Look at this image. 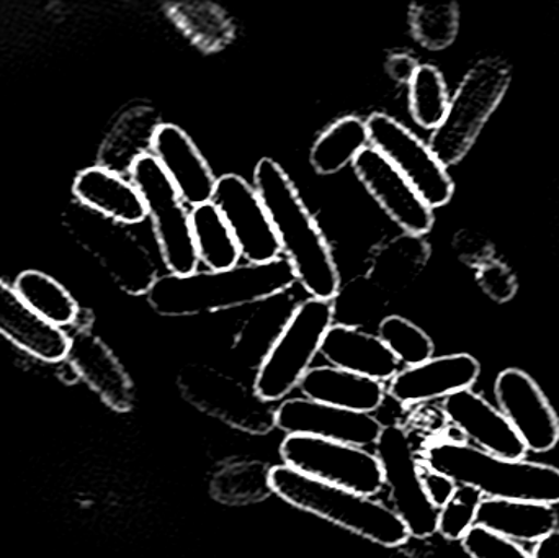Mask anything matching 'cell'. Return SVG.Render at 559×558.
<instances>
[{"mask_svg": "<svg viewBox=\"0 0 559 558\" xmlns=\"http://www.w3.org/2000/svg\"><path fill=\"white\" fill-rule=\"evenodd\" d=\"M462 546L472 558H531L515 541L479 524L465 534Z\"/></svg>", "mask_w": 559, "mask_h": 558, "instance_id": "e575fe53", "label": "cell"}, {"mask_svg": "<svg viewBox=\"0 0 559 558\" xmlns=\"http://www.w3.org/2000/svg\"><path fill=\"white\" fill-rule=\"evenodd\" d=\"M417 455L427 467L452 478L459 487L479 491L483 498L542 504L559 501V468L551 465L498 458L450 439L429 441Z\"/></svg>", "mask_w": 559, "mask_h": 558, "instance_id": "3957f363", "label": "cell"}, {"mask_svg": "<svg viewBox=\"0 0 559 558\" xmlns=\"http://www.w3.org/2000/svg\"><path fill=\"white\" fill-rule=\"evenodd\" d=\"M453 249L460 261L465 262L469 268L478 269L485 262L495 258V246L483 233L476 229H460L453 238Z\"/></svg>", "mask_w": 559, "mask_h": 558, "instance_id": "8d00e7d4", "label": "cell"}, {"mask_svg": "<svg viewBox=\"0 0 559 558\" xmlns=\"http://www.w3.org/2000/svg\"><path fill=\"white\" fill-rule=\"evenodd\" d=\"M531 558H559V531H554L544 539L538 541Z\"/></svg>", "mask_w": 559, "mask_h": 558, "instance_id": "ab89813d", "label": "cell"}, {"mask_svg": "<svg viewBox=\"0 0 559 558\" xmlns=\"http://www.w3.org/2000/svg\"><path fill=\"white\" fill-rule=\"evenodd\" d=\"M212 202L228 223L248 264H265L282 258L271 216L258 190L245 177L236 174L219 177Z\"/></svg>", "mask_w": 559, "mask_h": 558, "instance_id": "4fadbf2b", "label": "cell"}, {"mask_svg": "<svg viewBox=\"0 0 559 558\" xmlns=\"http://www.w3.org/2000/svg\"><path fill=\"white\" fill-rule=\"evenodd\" d=\"M378 337L386 344L401 364L419 366L433 357V341L426 331L403 317L384 318L378 328Z\"/></svg>", "mask_w": 559, "mask_h": 558, "instance_id": "d6a6232c", "label": "cell"}, {"mask_svg": "<svg viewBox=\"0 0 559 558\" xmlns=\"http://www.w3.org/2000/svg\"><path fill=\"white\" fill-rule=\"evenodd\" d=\"M0 334L19 349L43 363H61L69 351V336L61 328L39 318L15 288L0 281Z\"/></svg>", "mask_w": 559, "mask_h": 558, "instance_id": "44dd1931", "label": "cell"}, {"mask_svg": "<svg viewBox=\"0 0 559 558\" xmlns=\"http://www.w3.org/2000/svg\"><path fill=\"white\" fill-rule=\"evenodd\" d=\"M271 490L286 503L350 531L378 546L400 547L411 539L409 530L383 501L316 480L277 465L269 472Z\"/></svg>", "mask_w": 559, "mask_h": 558, "instance_id": "277c9868", "label": "cell"}, {"mask_svg": "<svg viewBox=\"0 0 559 558\" xmlns=\"http://www.w3.org/2000/svg\"><path fill=\"white\" fill-rule=\"evenodd\" d=\"M293 471L365 497L384 490L383 468L374 452L308 436H286L280 448Z\"/></svg>", "mask_w": 559, "mask_h": 558, "instance_id": "9c48e42d", "label": "cell"}, {"mask_svg": "<svg viewBox=\"0 0 559 558\" xmlns=\"http://www.w3.org/2000/svg\"><path fill=\"white\" fill-rule=\"evenodd\" d=\"M179 387L187 402L200 412L251 435H267L275 428V409L254 389L212 367L187 366Z\"/></svg>", "mask_w": 559, "mask_h": 558, "instance_id": "30bf717a", "label": "cell"}, {"mask_svg": "<svg viewBox=\"0 0 559 558\" xmlns=\"http://www.w3.org/2000/svg\"><path fill=\"white\" fill-rule=\"evenodd\" d=\"M483 495L469 487L456 488L455 495L439 510L437 533L449 541H462L476 524Z\"/></svg>", "mask_w": 559, "mask_h": 558, "instance_id": "836d02e7", "label": "cell"}, {"mask_svg": "<svg viewBox=\"0 0 559 558\" xmlns=\"http://www.w3.org/2000/svg\"><path fill=\"white\" fill-rule=\"evenodd\" d=\"M449 105V91L442 72L436 66L420 64L409 82V110L414 121L426 130H437Z\"/></svg>", "mask_w": 559, "mask_h": 558, "instance_id": "4dcf8cb0", "label": "cell"}, {"mask_svg": "<svg viewBox=\"0 0 559 558\" xmlns=\"http://www.w3.org/2000/svg\"><path fill=\"white\" fill-rule=\"evenodd\" d=\"M365 123L371 147L393 164L430 209H440L452 200L455 183L429 144L386 114L370 115Z\"/></svg>", "mask_w": 559, "mask_h": 558, "instance_id": "8fae6325", "label": "cell"}, {"mask_svg": "<svg viewBox=\"0 0 559 558\" xmlns=\"http://www.w3.org/2000/svg\"><path fill=\"white\" fill-rule=\"evenodd\" d=\"M72 192L79 203L121 225H136L147 218L146 205L134 183L105 167L82 170Z\"/></svg>", "mask_w": 559, "mask_h": 558, "instance_id": "603a6c76", "label": "cell"}, {"mask_svg": "<svg viewBox=\"0 0 559 558\" xmlns=\"http://www.w3.org/2000/svg\"><path fill=\"white\" fill-rule=\"evenodd\" d=\"M13 288L39 318L52 327L62 330L78 320L79 307L72 295L59 282L43 272H22Z\"/></svg>", "mask_w": 559, "mask_h": 558, "instance_id": "f546056e", "label": "cell"}, {"mask_svg": "<svg viewBox=\"0 0 559 558\" xmlns=\"http://www.w3.org/2000/svg\"><path fill=\"white\" fill-rule=\"evenodd\" d=\"M298 389L312 402L367 415L381 408L386 396L384 383L332 366L311 367Z\"/></svg>", "mask_w": 559, "mask_h": 558, "instance_id": "cb8c5ba5", "label": "cell"}, {"mask_svg": "<svg viewBox=\"0 0 559 558\" xmlns=\"http://www.w3.org/2000/svg\"><path fill=\"white\" fill-rule=\"evenodd\" d=\"M509 85L511 66L499 58L481 59L466 72L430 138L429 147L443 166H453L468 154Z\"/></svg>", "mask_w": 559, "mask_h": 558, "instance_id": "5b68a950", "label": "cell"}, {"mask_svg": "<svg viewBox=\"0 0 559 558\" xmlns=\"http://www.w3.org/2000/svg\"><path fill=\"white\" fill-rule=\"evenodd\" d=\"M374 454L383 468L388 507L409 530L411 537H429L437 533L439 510L432 507L420 485L419 455L414 451L409 435L401 426H384L374 446Z\"/></svg>", "mask_w": 559, "mask_h": 558, "instance_id": "7c38bea8", "label": "cell"}, {"mask_svg": "<svg viewBox=\"0 0 559 558\" xmlns=\"http://www.w3.org/2000/svg\"><path fill=\"white\" fill-rule=\"evenodd\" d=\"M499 412L508 418L528 452L557 448L559 418L538 383L521 369H506L495 383Z\"/></svg>", "mask_w": 559, "mask_h": 558, "instance_id": "9a60e30c", "label": "cell"}, {"mask_svg": "<svg viewBox=\"0 0 559 558\" xmlns=\"http://www.w3.org/2000/svg\"><path fill=\"white\" fill-rule=\"evenodd\" d=\"M295 282L289 262L278 258L265 264H239L228 271L159 275L146 295L151 307L163 317H195L269 300Z\"/></svg>", "mask_w": 559, "mask_h": 558, "instance_id": "7a4b0ae2", "label": "cell"}, {"mask_svg": "<svg viewBox=\"0 0 559 558\" xmlns=\"http://www.w3.org/2000/svg\"><path fill=\"white\" fill-rule=\"evenodd\" d=\"M354 169L365 189L404 233L426 236L432 229L433 210L383 154L368 146L354 161Z\"/></svg>", "mask_w": 559, "mask_h": 558, "instance_id": "2e32d148", "label": "cell"}, {"mask_svg": "<svg viewBox=\"0 0 559 558\" xmlns=\"http://www.w3.org/2000/svg\"><path fill=\"white\" fill-rule=\"evenodd\" d=\"M419 66L417 59L409 52H394L388 58L384 68H386L388 75L397 84H409Z\"/></svg>", "mask_w": 559, "mask_h": 558, "instance_id": "f35d334b", "label": "cell"}, {"mask_svg": "<svg viewBox=\"0 0 559 558\" xmlns=\"http://www.w3.org/2000/svg\"><path fill=\"white\" fill-rule=\"evenodd\" d=\"M66 360L105 405L118 413L133 408V382L100 337L88 330H79L69 336Z\"/></svg>", "mask_w": 559, "mask_h": 558, "instance_id": "d6986e66", "label": "cell"}, {"mask_svg": "<svg viewBox=\"0 0 559 558\" xmlns=\"http://www.w3.org/2000/svg\"><path fill=\"white\" fill-rule=\"evenodd\" d=\"M475 271L479 288L496 304H508L518 295V277L506 262L492 258Z\"/></svg>", "mask_w": 559, "mask_h": 558, "instance_id": "d590c367", "label": "cell"}, {"mask_svg": "<svg viewBox=\"0 0 559 558\" xmlns=\"http://www.w3.org/2000/svg\"><path fill=\"white\" fill-rule=\"evenodd\" d=\"M479 373L481 366L469 354L432 357L419 366L400 370L388 383L386 393L404 406L424 405L472 389Z\"/></svg>", "mask_w": 559, "mask_h": 558, "instance_id": "e0dca14e", "label": "cell"}, {"mask_svg": "<svg viewBox=\"0 0 559 558\" xmlns=\"http://www.w3.org/2000/svg\"><path fill=\"white\" fill-rule=\"evenodd\" d=\"M151 154L173 180L187 205L193 209L212 202L218 179L182 128L173 123L160 124Z\"/></svg>", "mask_w": 559, "mask_h": 558, "instance_id": "ffe728a7", "label": "cell"}, {"mask_svg": "<svg viewBox=\"0 0 559 558\" xmlns=\"http://www.w3.org/2000/svg\"><path fill=\"white\" fill-rule=\"evenodd\" d=\"M409 20L414 38L432 51L449 48L459 35L460 10L455 2L414 5Z\"/></svg>", "mask_w": 559, "mask_h": 558, "instance_id": "1f68e13d", "label": "cell"}, {"mask_svg": "<svg viewBox=\"0 0 559 558\" xmlns=\"http://www.w3.org/2000/svg\"><path fill=\"white\" fill-rule=\"evenodd\" d=\"M131 182L143 197L153 219L166 268L174 275H190L199 269L192 233V210L153 154H146L130 170Z\"/></svg>", "mask_w": 559, "mask_h": 558, "instance_id": "ba28073f", "label": "cell"}, {"mask_svg": "<svg viewBox=\"0 0 559 558\" xmlns=\"http://www.w3.org/2000/svg\"><path fill=\"white\" fill-rule=\"evenodd\" d=\"M334 313V300L309 298L289 314L259 366L254 390L262 400L280 402L298 389L321 353Z\"/></svg>", "mask_w": 559, "mask_h": 558, "instance_id": "8992f818", "label": "cell"}, {"mask_svg": "<svg viewBox=\"0 0 559 558\" xmlns=\"http://www.w3.org/2000/svg\"><path fill=\"white\" fill-rule=\"evenodd\" d=\"M160 124L159 114L151 105L128 108L102 146L100 166L120 176L130 174L134 163L153 151Z\"/></svg>", "mask_w": 559, "mask_h": 558, "instance_id": "d4e9b609", "label": "cell"}, {"mask_svg": "<svg viewBox=\"0 0 559 558\" xmlns=\"http://www.w3.org/2000/svg\"><path fill=\"white\" fill-rule=\"evenodd\" d=\"M254 187L296 281L312 298L334 300L341 288L337 264L288 174L274 159L264 157L255 166Z\"/></svg>", "mask_w": 559, "mask_h": 558, "instance_id": "6da1fadb", "label": "cell"}, {"mask_svg": "<svg viewBox=\"0 0 559 558\" xmlns=\"http://www.w3.org/2000/svg\"><path fill=\"white\" fill-rule=\"evenodd\" d=\"M430 258V246L424 236L403 233L378 246L368 269V278L380 290L394 294L409 287Z\"/></svg>", "mask_w": 559, "mask_h": 558, "instance_id": "484cf974", "label": "cell"}, {"mask_svg": "<svg viewBox=\"0 0 559 558\" xmlns=\"http://www.w3.org/2000/svg\"><path fill=\"white\" fill-rule=\"evenodd\" d=\"M417 474H419L420 485H423L424 495H426L429 503L432 504L436 510L445 507L453 495H455L459 485L447 477V475L440 474V472L433 471V468L427 467L423 462L419 461V467H417Z\"/></svg>", "mask_w": 559, "mask_h": 558, "instance_id": "74e56055", "label": "cell"}, {"mask_svg": "<svg viewBox=\"0 0 559 558\" xmlns=\"http://www.w3.org/2000/svg\"><path fill=\"white\" fill-rule=\"evenodd\" d=\"M192 233L199 261L209 271H228L239 265L241 251L238 242L215 203L193 206Z\"/></svg>", "mask_w": 559, "mask_h": 558, "instance_id": "83f0119b", "label": "cell"}, {"mask_svg": "<svg viewBox=\"0 0 559 558\" xmlns=\"http://www.w3.org/2000/svg\"><path fill=\"white\" fill-rule=\"evenodd\" d=\"M275 428L286 436H308L357 448H374L384 426L367 413L348 412L305 399L283 400Z\"/></svg>", "mask_w": 559, "mask_h": 558, "instance_id": "5bb4252c", "label": "cell"}, {"mask_svg": "<svg viewBox=\"0 0 559 558\" xmlns=\"http://www.w3.org/2000/svg\"><path fill=\"white\" fill-rule=\"evenodd\" d=\"M64 222L75 241L100 262L127 294H147L159 278L150 252L133 233L128 231L127 225L79 202L66 210Z\"/></svg>", "mask_w": 559, "mask_h": 558, "instance_id": "52a82bcc", "label": "cell"}, {"mask_svg": "<svg viewBox=\"0 0 559 558\" xmlns=\"http://www.w3.org/2000/svg\"><path fill=\"white\" fill-rule=\"evenodd\" d=\"M442 412L453 428L475 441L483 451L511 461L525 459L527 448L508 418L472 389L447 396Z\"/></svg>", "mask_w": 559, "mask_h": 558, "instance_id": "ac0fdd59", "label": "cell"}, {"mask_svg": "<svg viewBox=\"0 0 559 558\" xmlns=\"http://www.w3.org/2000/svg\"><path fill=\"white\" fill-rule=\"evenodd\" d=\"M319 354L329 366L381 383H390L401 370L400 360L380 337L345 324H332Z\"/></svg>", "mask_w": 559, "mask_h": 558, "instance_id": "7402d4cb", "label": "cell"}, {"mask_svg": "<svg viewBox=\"0 0 559 558\" xmlns=\"http://www.w3.org/2000/svg\"><path fill=\"white\" fill-rule=\"evenodd\" d=\"M370 146L367 123L357 117H344L328 128L312 146L309 161L316 173L331 176L354 164L358 154Z\"/></svg>", "mask_w": 559, "mask_h": 558, "instance_id": "f1b7e54d", "label": "cell"}, {"mask_svg": "<svg viewBox=\"0 0 559 558\" xmlns=\"http://www.w3.org/2000/svg\"><path fill=\"white\" fill-rule=\"evenodd\" d=\"M551 510H554L555 514V531H559V501H557L555 504H551Z\"/></svg>", "mask_w": 559, "mask_h": 558, "instance_id": "60d3db41", "label": "cell"}, {"mask_svg": "<svg viewBox=\"0 0 559 558\" xmlns=\"http://www.w3.org/2000/svg\"><path fill=\"white\" fill-rule=\"evenodd\" d=\"M476 524L511 541L535 543L555 531L551 504L483 498Z\"/></svg>", "mask_w": 559, "mask_h": 558, "instance_id": "4316f807", "label": "cell"}]
</instances>
